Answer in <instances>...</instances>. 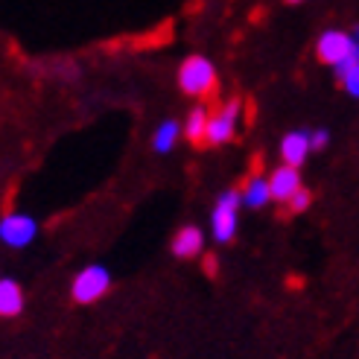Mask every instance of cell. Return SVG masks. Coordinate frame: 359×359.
Returning <instances> with one entry per match:
<instances>
[{
  "instance_id": "4",
  "label": "cell",
  "mask_w": 359,
  "mask_h": 359,
  "mask_svg": "<svg viewBox=\"0 0 359 359\" xmlns=\"http://www.w3.org/2000/svg\"><path fill=\"white\" fill-rule=\"evenodd\" d=\"M109 290H111V275H109V269L100 266V263L85 266L74 278V301L76 304H94Z\"/></svg>"
},
{
  "instance_id": "16",
  "label": "cell",
  "mask_w": 359,
  "mask_h": 359,
  "mask_svg": "<svg viewBox=\"0 0 359 359\" xmlns=\"http://www.w3.org/2000/svg\"><path fill=\"white\" fill-rule=\"evenodd\" d=\"M327 143H330V132H327V129H316V132H313V149H316V152L325 149Z\"/></svg>"
},
{
  "instance_id": "15",
  "label": "cell",
  "mask_w": 359,
  "mask_h": 359,
  "mask_svg": "<svg viewBox=\"0 0 359 359\" xmlns=\"http://www.w3.org/2000/svg\"><path fill=\"white\" fill-rule=\"evenodd\" d=\"M339 79H342L345 91H348L351 97H356V100H359V62H356L353 67H348L345 74H339Z\"/></svg>"
},
{
  "instance_id": "6",
  "label": "cell",
  "mask_w": 359,
  "mask_h": 359,
  "mask_svg": "<svg viewBox=\"0 0 359 359\" xmlns=\"http://www.w3.org/2000/svg\"><path fill=\"white\" fill-rule=\"evenodd\" d=\"M35 237H39V222L27 213H6L0 219V240L9 248H27Z\"/></svg>"
},
{
  "instance_id": "9",
  "label": "cell",
  "mask_w": 359,
  "mask_h": 359,
  "mask_svg": "<svg viewBox=\"0 0 359 359\" xmlns=\"http://www.w3.org/2000/svg\"><path fill=\"white\" fill-rule=\"evenodd\" d=\"M202 248H205L202 228L184 225V228L175 231V237H172V255H175L178 260H193V257H199Z\"/></svg>"
},
{
  "instance_id": "17",
  "label": "cell",
  "mask_w": 359,
  "mask_h": 359,
  "mask_svg": "<svg viewBox=\"0 0 359 359\" xmlns=\"http://www.w3.org/2000/svg\"><path fill=\"white\" fill-rule=\"evenodd\" d=\"M353 39H356V41H359V24H356V27H353Z\"/></svg>"
},
{
  "instance_id": "5",
  "label": "cell",
  "mask_w": 359,
  "mask_h": 359,
  "mask_svg": "<svg viewBox=\"0 0 359 359\" xmlns=\"http://www.w3.org/2000/svg\"><path fill=\"white\" fill-rule=\"evenodd\" d=\"M237 126H240V102L228 100L208 120V143H213V147H222V143H228L231 137L237 135Z\"/></svg>"
},
{
  "instance_id": "11",
  "label": "cell",
  "mask_w": 359,
  "mask_h": 359,
  "mask_svg": "<svg viewBox=\"0 0 359 359\" xmlns=\"http://www.w3.org/2000/svg\"><path fill=\"white\" fill-rule=\"evenodd\" d=\"M21 310H24V290L12 278H4L0 280V316L15 318Z\"/></svg>"
},
{
  "instance_id": "7",
  "label": "cell",
  "mask_w": 359,
  "mask_h": 359,
  "mask_svg": "<svg viewBox=\"0 0 359 359\" xmlns=\"http://www.w3.org/2000/svg\"><path fill=\"white\" fill-rule=\"evenodd\" d=\"M313 152V135L310 132H304V129H295L290 135H283L280 140V158H283V164L286 167H301L304 161L310 158Z\"/></svg>"
},
{
  "instance_id": "18",
  "label": "cell",
  "mask_w": 359,
  "mask_h": 359,
  "mask_svg": "<svg viewBox=\"0 0 359 359\" xmlns=\"http://www.w3.org/2000/svg\"><path fill=\"white\" fill-rule=\"evenodd\" d=\"M286 4H290V6H295V4H304V0H286Z\"/></svg>"
},
{
  "instance_id": "14",
  "label": "cell",
  "mask_w": 359,
  "mask_h": 359,
  "mask_svg": "<svg viewBox=\"0 0 359 359\" xmlns=\"http://www.w3.org/2000/svg\"><path fill=\"white\" fill-rule=\"evenodd\" d=\"M310 205H313V193H310L307 187H301V190L292 196V199L286 202V208H290V213H304V210H307Z\"/></svg>"
},
{
  "instance_id": "3",
  "label": "cell",
  "mask_w": 359,
  "mask_h": 359,
  "mask_svg": "<svg viewBox=\"0 0 359 359\" xmlns=\"http://www.w3.org/2000/svg\"><path fill=\"white\" fill-rule=\"evenodd\" d=\"M240 205H243V196L240 190H228L222 193L217 205H213V213H210V231H213V240L217 243H231L237 234V213H240Z\"/></svg>"
},
{
  "instance_id": "1",
  "label": "cell",
  "mask_w": 359,
  "mask_h": 359,
  "mask_svg": "<svg viewBox=\"0 0 359 359\" xmlns=\"http://www.w3.org/2000/svg\"><path fill=\"white\" fill-rule=\"evenodd\" d=\"M316 56L325 65H330L336 70V76H339L359 62V41L353 39V35L342 32V29H327V32L318 35Z\"/></svg>"
},
{
  "instance_id": "13",
  "label": "cell",
  "mask_w": 359,
  "mask_h": 359,
  "mask_svg": "<svg viewBox=\"0 0 359 359\" xmlns=\"http://www.w3.org/2000/svg\"><path fill=\"white\" fill-rule=\"evenodd\" d=\"M208 120H210V114L205 109H193L187 114V120L182 123L184 126V137L190 143H202V140L208 143Z\"/></svg>"
},
{
  "instance_id": "12",
  "label": "cell",
  "mask_w": 359,
  "mask_h": 359,
  "mask_svg": "<svg viewBox=\"0 0 359 359\" xmlns=\"http://www.w3.org/2000/svg\"><path fill=\"white\" fill-rule=\"evenodd\" d=\"M178 135H184V126L175 123V120H164V123H161L158 129H155V135H152V149H155L158 155L172 152Z\"/></svg>"
},
{
  "instance_id": "2",
  "label": "cell",
  "mask_w": 359,
  "mask_h": 359,
  "mask_svg": "<svg viewBox=\"0 0 359 359\" xmlns=\"http://www.w3.org/2000/svg\"><path fill=\"white\" fill-rule=\"evenodd\" d=\"M178 88L187 97H210L213 88H217V67H213L205 56H190L178 67Z\"/></svg>"
},
{
  "instance_id": "10",
  "label": "cell",
  "mask_w": 359,
  "mask_h": 359,
  "mask_svg": "<svg viewBox=\"0 0 359 359\" xmlns=\"http://www.w3.org/2000/svg\"><path fill=\"white\" fill-rule=\"evenodd\" d=\"M240 196H243V205L245 208H266V202H272V187H269V178H263V175H251L248 182L243 184V190H240Z\"/></svg>"
},
{
  "instance_id": "8",
  "label": "cell",
  "mask_w": 359,
  "mask_h": 359,
  "mask_svg": "<svg viewBox=\"0 0 359 359\" xmlns=\"http://www.w3.org/2000/svg\"><path fill=\"white\" fill-rule=\"evenodd\" d=\"M269 187H272V199L286 205V202H290L292 196L304 187V184H301V172H298L295 167L280 164L278 170H272V175H269Z\"/></svg>"
}]
</instances>
